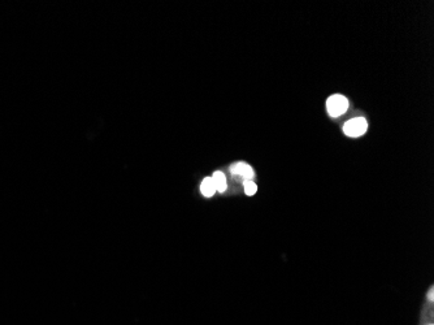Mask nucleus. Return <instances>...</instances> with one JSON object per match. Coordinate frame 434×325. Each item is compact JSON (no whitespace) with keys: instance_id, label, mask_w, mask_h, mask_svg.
<instances>
[{"instance_id":"1","label":"nucleus","mask_w":434,"mask_h":325,"mask_svg":"<svg viewBox=\"0 0 434 325\" xmlns=\"http://www.w3.org/2000/svg\"><path fill=\"white\" fill-rule=\"evenodd\" d=\"M347 108H349V100L343 97V95L336 94L328 98V102H327L328 113H329L332 117H334V119L342 116L343 113L346 112Z\"/></svg>"},{"instance_id":"2","label":"nucleus","mask_w":434,"mask_h":325,"mask_svg":"<svg viewBox=\"0 0 434 325\" xmlns=\"http://www.w3.org/2000/svg\"><path fill=\"white\" fill-rule=\"evenodd\" d=\"M368 129V124L364 117H355L351 119L343 125V133L350 138L362 137Z\"/></svg>"},{"instance_id":"3","label":"nucleus","mask_w":434,"mask_h":325,"mask_svg":"<svg viewBox=\"0 0 434 325\" xmlns=\"http://www.w3.org/2000/svg\"><path fill=\"white\" fill-rule=\"evenodd\" d=\"M230 172H232V175L242 177L245 181L252 180L254 179V175H255V173H254V169H252L249 164H246V162L243 161H239V162H236V164H233V166L230 167Z\"/></svg>"},{"instance_id":"4","label":"nucleus","mask_w":434,"mask_h":325,"mask_svg":"<svg viewBox=\"0 0 434 325\" xmlns=\"http://www.w3.org/2000/svg\"><path fill=\"white\" fill-rule=\"evenodd\" d=\"M212 181H213L214 188H216V191H219V193H224V191L228 189V182H227V177H225V175H224L223 172H220V171H217V172L213 173V176L211 177Z\"/></svg>"},{"instance_id":"5","label":"nucleus","mask_w":434,"mask_h":325,"mask_svg":"<svg viewBox=\"0 0 434 325\" xmlns=\"http://www.w3.org/2000/svg\"><path fill=\"white\" fill-rule=\"evenodd\" d=\"M200 191H201V194L204 195L205 198L213 197L214 193H216V188H214L212 179H208L207 177V179H204L203 181H201Z\"/></svg>"},{"instance_id":"6","label":"nucleus","mask_w":434,"mask_h":325,"mask_svg":"<svg viewBox=\"0 0 434 325\" xmlns=\"http://www.w3.org/2000/svg\"><path fill=\"white\" fill-rule=\"evenodd\" d=\"M243 186H245L246 195H249V197L255 195L256 191H258V186H256V184L252 181V180H249V181L243 182Z\"/></svg>"},{"instance_id":"7","label":"nucleus","mask_w":434,"mask_h":325,"mask_svg":"<svg viewBox=\"0 0 434 325\" xmlns=\"http://www.w3.org/2000/svg\"><path fill=\"white\" fill-rule=\"evenodd\" d=\"M428 299L430 300V302H433L434 300V289L431 288L430 290H429V293H428Z\"/></svg>"}]
</instances>
